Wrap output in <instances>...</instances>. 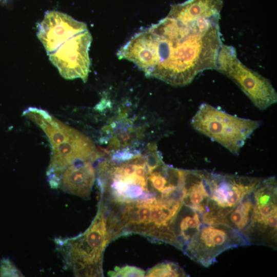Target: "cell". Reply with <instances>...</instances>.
Segmentation results:
<instances>
[{
	"label": "cell",
	"instance_id": "obj_1",
	"mask_svg": "<svg viewBox=\"0 0 277 277\" xmlns=\"http://www.w3.org/2000/svg\"><path fill=\"white\" fill-rule=\"evenodd\" d=\"M168 14L133 35L117 56L134 63L148 77L184 86L199 73L215 69L223 45L220 15L192 19Z\"/></svg>",
	"mask_w": 277,
	"mask_h": 277
},
{
	"label": "cell",
	"instance_id": "obj_2",
	"mask_svg": "<svg viewBox=\"0 0 277 277\" xmlns=\"http://www.w3.org/2000/svg\"><path fill=\"white\" fill-rule=\"evenodd\" d=\"M143 153L125 149L101 162L96 179L100 203L108 210L137 205L153 204L167 197L155 188L153 169L163 162L155 144H148Z\"/></svg>",
	"mask_w": 277,
	"mask_h": 277
},
{
	"label": "cell",
	"instance_id": "obj_3",
	"mask_svg": "<svg viewBox=\"0 0 277 277\" xmlns=\"http://www.w3.org/2000/svg\"><path fill=\"white\" fill-rule=\"evenodd\" d=\"M37 36L51 62L65 78H81L90 71L91 35L87 25L57 11L46 12L37 26Z\"/></svg>",
	"mask_w": 277,
	"mask_h": 277
},
{
	"label": "cell",
	"instance_id": "obj_4",
	"mask_svg": "<svg viewBox=\"0 0 277 277\" xmlns=\"http://www.w3.org/2000/svg\"><path fill=\"white\" fill-rule=\"evenodd\" d=\"M111 241L105 213L98 206L95 217L85 232L58 244L67 266L75 276H100L103 253Z\"/></svg>",
	"mask_w": 277,
	"mask_h": 277
},
{
	"label": "cell",
	"instance_id": "obj_5",
	"mask_svg": "<svg viewBox=\"0 0 277 277\" xmlns=\"http://www.w3.org/2000/svg\"><path fill=\"white\" fill-rule=\"evenodd\" d=\"M191 124L197 132L238 154L261 122L231 115L203 103L192 117Z\"/></svg>",
	"mask_w": 277,
	"mask_h": 277
},
{
	"label": "cell",
	"instance_id": "obj_6",
	"mask_svg": "<svg viewBox=\"0 0 277 277\" xmlns=\"http://www.w3.org/2000/svg\"><path fill=\"white\" fill-rule=\"evenodd\" d=\"M254 206L244 236L249 245L276 248L277 183L274 176L261 179L253 191Z\"/></svg>",
	"mask_w": 277,
	"mask_h": 277
},
{
	"label": "cell",
	"instance_id": "obj_7",
	"mask_svg": "<svg viewBox=\"0 0 277 277\" xmlns=\"http://www.w3.org/2000/svg\"><path fill=\"white\" fill-rule=\"evenodd\" d=\"M215 70L233 81L260 110L276 103L277 94L270 81L241 63L234 47L222 45Z\"/></svg>",
	"mask_w": 277,
	"mask_h": 277
},
{
	"label": "cell",
	"instance_id": "obj_8",
	"mask_svg": "<svg viewBox=\"0 0 277 277\" xmlns=\"http://www.w3.org/2000/svg\"><path fill=\"white\" fill-rule=\"evenodd\" d=\"M261 179L210 172V194L205 213L204 223H224L226 216L256 187Z\"/></svg>",
	"mask_w": 277,
	"mask_h": 277
},
{
	"label": "cell",
	"instance_id": "obj_9",
	"mask_svg": "<svg viewBox=\"0 0 277 277\" xmlns=\"http://www.w3.org/2000/svg\"><path fill=\"white\" fill-rule=\"evenodd\" d=\"M246 245L249 244L245 237L229 225L202 222L183 252L194 261L207 267L216 262L217 257L224 251Z\"/></svg>",
	"mask_w": 277,
	"mask_h": 277
},
{
	"label": "cell",
	"instance_id": "obj_10",
	"mask_svg": "<svg viewBox=\"0 0 277 277\" xmlns=\"http://www.w3.org/2000/svg\"><path fill=\"white\" fill-rule=\"evenodd\" d=\"M100 156L92 140L76 130L66 141L52 148L47 172L49 184L52 188H58L60 177L67 166L80 161L94 162Z\"/></svg>",
	"mask_w": 277,
	"mask_h": 277
},
{
	"label": "cell",
	"instance_id": "obj_11",
	"mask_svg": "<svg viewBox=\"0 0 277 277\" xmlns=\"http://www.w3.org/2000/svg\"><path fill=\"white\" fill-rule=\"evenodd\" d=\"M90 160L76 162L62 172L58 188L85 199H88L96 179V171Z\"/></svg>",
	"mask_w": 277,
	"mask_h": 277
},
{
	"label": "cell",
	"instance_id": "obj_12",
	"mask_svg": "<svg viewBox=\"0 0 277 277\" xmlns=\"http://www.w3.org/2000/svg\"><path fill=\"white\" fill-rule=\"evenodd\" d=\"M26 116L39 126L45 133L54 147L69 138L76 130L63 123L47 111L35 107H29L23 112Z\"/></svg>",
	"mask_w": 277,
	"mask_h": 277
},
{
	"label": "cell",
	"instance_id": "obj_13",
	"mask_svg": "<svg viewBox=\"0 0 277 277\" xmlns=\"http://www.w3.org/2000/svg\"><path fill=\"white\" fill-rule=\"evenodd\" d=\"M222 0H188L171 6L169 12L190 19L220 15Z\"/></svg>",
	"mask_w": 277,
	"mask_h": 277
},
{
	"label": "cell",
	"instance_id": "obj_14",
	"mask_svg": "<svg viewBox=\"0 0 277 277\" xmlns=\"http://www.w3.org/2000/svg\"><path fill=\"white\" fill-rule=\"evenodd\" d=\"M253 191L243 198L226 216L225 220V224L232 227L243 235L250 223L253 211L254 202Z\"/></svg>",
	"mask_w": 277,
	"mask_h": 277
},
{
	"label": "cell",
	"instance_id": "obj_15",
	"mask_svg": "<svg viewBox=\"0 0 277 277\" xmlns=\"http://www.w3.org/2000/svg\"><path fill=\"white\" fill-rule=\"evenodd\" d=\"M145 276H186L184 270L176 263L164 262L158 264L145 273Z\"/></svg>",
	"mask_w": 277,
	"mask_h": 277
},
{
	"label": "cell",
	"instance_id": "obj_16",
	"mask_svg": "<svg viewBox=\"0 0 277 277\" xmlns=\"http://www.w3.org/2000/svg\"><path fill=\"white\" fill-rule=\"evenodd\" d=\"M108 274L113 277L144 276L145 271L136 267L126 265L123 267H116L114 270L109 271Z\"/></svg>",
	"mask_w": 277,
	"mask_h": 277
},
{
	"label": "cell",
	"instance_id": "obj_17",
	"mask_svg": "<svg viewBox=\"0 0 277 277\" xmlns=\"http://www.w3.org/2000/svg\"><path fill=\"white\" fill-rule=\"evenodd\" d=\"M22 273L14 265L7 259L1 260L0 263V276H22Z\"/></svg>",
	"mask_w": 277,
	"mask_h": 277
}]
</instances>
